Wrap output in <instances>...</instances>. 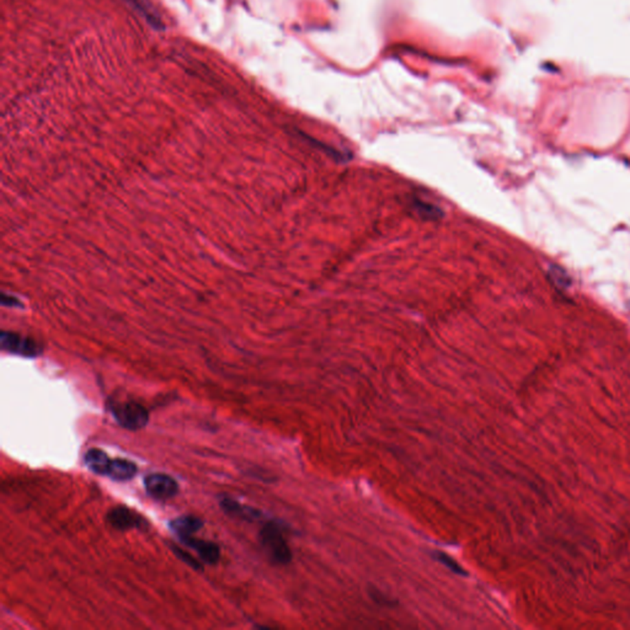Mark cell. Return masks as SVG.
Segmentation results:
<instances>
[{
	"mask_svg": "<svg viewBox=\"0 0 630 630\" xmlns=\"http://www.w3.org/2000/svg\"><path fill=\"white\" fill-rule=\"evenodd\" d=\"M259 541L270 561L276 565H287L292 561L291 548L277 523H265L259 533Z\"/></svg>",
	"mask_w": 630,
	"mask_h": 630,
	"instance_id": "6da1fadb",
	"label": "cell"
},
{
	"mask_svg": "<svg viewBox=\"0 0 630 630\" xmlns=\"http://www.w3.org/2000/svg\"><path fill=\"white\" fill-rule=\"evenodd\" d=\"M109 410L117 424L129 431L142 430L149 422V413L146 406L135 400L110 399Z\"/></svg>",
	"mask_w": 630,
	"mask_h": 630,
	"instance_id": "7a4b0ae2",
	"label": "cell"
},
{
	"mask_svg": "<svg viewBox=\"0 0 630 630\" xmlns=\"http://www.w3.org/2000/svg\"><path fill=\"white\" fill-rule=\"evenodd\" d=\"M106 521L113 530L120 532L146 530L148 525L146 519L142 514L123 505L112 508L106 514Z\"/></svg>",
	"mask_w": 630,
	"mask_h": 630,
	"instance_id": "3957f363",
	"label": "cell"
},
{
	"mask_svg": "<svg viewBox=\"0 0 630 630\" xmlns=\"http://www.w3.org/2000/svg\"><path fill=\"white\" fill-rule=\"evenodd\" d=\"M143 484L146 494L158 501H166L179 494V484L175 479L162 472L146 475Z\"/></svg>",
	"mask_w": 630,
	"mask_h": 630,
	"instance_id": "277c9868",
	"label": "cell"
},
{
	"mask_svg": "<svg viewBox=\"0 0 630 630\" xmlns=\"http://www.w3.org/2000/svg\"><path fill=\"white\" fill-rule=\"evenodd\" d=\"M1 347L12 354L23 357H36L41 354V349L35 341L12 333L1 334Z\"/></svg>",
	"mask_w": 630,
	"mask_h": 630,
	"instance_id": "5b68a950",
	"label": "cell"
},
{
	"mask_svg": "<svg viewBox=\"0 0 630 630\" xmlns=\"http://www.w3.org/2000/svg\"><path fill=\"white\" fill-rule=\"evenodd\" d=\"M184 545L187 548L193 549L197 554L199 555L201 561L208 564V565H215L221 558V549L219 545L213 542H206L202 539L191 536V537H185L179 539Z\"/></svg>",
	"mask_w": 630,
	"mask_h": 630,
	"instance_id": "8992f818",
	"label": "cell"
},
{
	"mask_svg": "<svg viewBox=\"0 0 630 630\" xmlns=\"http://www.w3.org/2000/svg\"><path fill=\"white\" fill-rule=\"evenodd\" d=\"M127 6L137 12L140 18L144 19L146 23L152 26L154 30L163 31L165 29L163 20L160 14L158 12L155 6H153L149 0H122Z\"/></svg>",
	"mask_w": 630,
	"mask_h": 630,
	"instance_id": "52a82bcc",
	"label": "cell"
},
{
	"mask_svg": "<svg viewBox=\"0 0 630 630\" xmlns=\"http://www.w3.org/2000/svg\"><path fill=\"white\" fill-rule=\"evenodd\" d=\"M219 506L229 516L235 517V519L249 521V522L257 521V519L263 516L261 511H259L257 508H250V506H246V505H241L240 502L234 500L229 496H222L219 499Z\"/></svg>",
	"mask_w": 630,
	"mask_h": 630,
	"instance_id": "ba28073f",
	"label": "cell"
},
{
	"mask_svg": "<svg viewBox=\"0 0 630 630\" xmlns=\"http://www.w3.org/2000/svg\"><path fill=\"white\" fill-rule=\"evenodd\" d=\"M204 527V521L193 514H185L170 521L169 528L179 539L195 536Z\"/></svg>",
	"mask_w": 630,
	"mask_h": 630,
	"instance_id": "9c48e42d",
	"label": "cell"
},
{
	"mask_svg": "<svg viewBox=\"0 0 630 630\" xmlns=\"http://www.w3.org/2000/svg\"><path fill=\"white\" fill-rule=\"evenodd\" d=\"M137 472H138V468L133 461L123 459V458H117V459H112L107 477L113 481H129L135 478Z\"/></svg>",
	"mask_w": 630,
	"mask_h": 630,
	"instance_id": "30bf717a",
	"label": "cell"
},
{
	"mask_svg": "<svg viewBox=\"0 0 630 630\" xmlns=\"http://www.w3.org/2000/svg\"><path fill=\"white\" fill-rule=\"evenodd\" d=\"M111 461V458L107 455V453L102 450H99V448H91V450H89L88 452L85 453V457H84V461H85L87 467H88L94 474L105 475V477H107V472H109V468H110Z\"/></svg>",
	"mask_w": 630,
	"mask_h": 630,
	"instance_id": "8fae6325",
	"label": "cell"
},
{
	"mask_svg": "<svg viewBox=\"0 0 630 630\" xmlns=\"http://www.w3.org/2000/svg\"><path fill=\"white\" fill-rule=\"evenodd\" d=\"M433 556H435L436 561H439L441 564H444L446 567H448L450 572H455L457 575H461V576H468L466 570L458 564V561H455L450 555L446 554L444 552H435Z\"/></svg>",
	"mask_w": 630,
	"mask_h": 630,
	"instance_id": "7c38bea8",
	"label": "cell"
},
{
	"mask_svg": "<svg viewBox=\"0 0 630 630\" xmlns=\"http://www.w3.org/2000/svg\"><path fill=\"white\" fill-rule=\"evenodd\" d=\"M170 548H171L173 553H174L180 561H184V563L190 566V567H193V570H199V572H202V570H204V565L201 564V561L195 559L193 555L190 554L188 552L182 550V549H181L180 547H177V545H170Z\"/></svg>",
	"mask_w": 630,
	"mask_h": 630,
	"instance_id": "4fadbf2b",
	"label": "cell"
},
{
	"mask_svg": "<svg viewBox=\"0 0 630 630\" xmlns=\"http://www.w3.org/2000/svg\"><path fill=\"white\" fill-rule=\"evenodd\" d=\"M415 206H416V210H419L420 213L426 215L428 218L437 217L438 212H441V210H438V208H436V207H433V206H431V204H421V201H416V202H415Z\"/></svg>",
	"mask_w": 630,
	"mask_h": 630,
	"instance_id": "5bb4252c",
	"label": "cell"
}]
</instances>
